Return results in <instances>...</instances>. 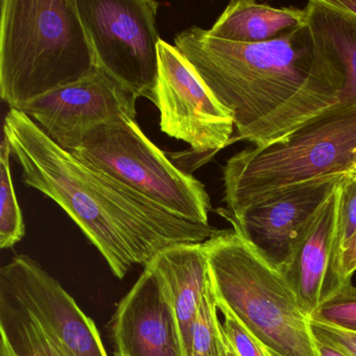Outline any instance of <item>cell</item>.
I'll list each match as a JSON object with an SVG mask.
<instances>
[{
	"label": "cell",
	"mask_w": 356,
	"mask_h": 356,
	"mask_svg": "<svg viewBox=\"0 0 356 356\" xmlns=\"http://www.w3.org/2000/svg\"><path fill=\"white\" fill-rule=\"evenodd\" d=\"M175 47L193 64L236 135L255 147L278 143L339 106V88L307 24L266 42H231L191 26Z\"/></svg>",
	"instance_id": "1"
},
{
	"label": "cell",
	"mask_w": 356,
	"mask_h": 356,
	"mask_svg": "<svg viewBox=\"0 0 356 356\" xmlns=\"http://www.w3.org/2000/svg\"><path fill=\"white\" fill-rule=\"evenodd\" d=\"M3 135L19 162L22 182L57 203L122 279L160 251L204 243L220 232L172 216L138 191L60 147L24 112L10 109Z\"/></svg>",
	"instance_id": "2"
},
{
	"label": "cell",
	"mask_w": 356,
	"mask_h": 356,
	"mask_svg": "<svg viewBox=\"0 0 356 356\" xmlns=\"http://www.w3.org/2000/svg\"><path fill=\"white\" fill-rule=\"evenodd\" d=\"M99 67L76 0L0 3V97L22 111Z\"/></svg>",
	"instance_id": "3"
},
{
	"label": "cell",
	"mask_w": 356,
	"mask_h": 356,
	"mask_svg": "<svg viewBox=\"0 0 356 356\" xmlns=\"http://www.w3.org/2000/svg\"><path fill=\"white\" fill-rule=\"evenodd\" d=\"M356 165V105L337 106L283 140L248 147L222 168L227 211H243L275 195L341 179Z\"/></svg>",
	"instance_id": "4"
},
{
	"label": "cell",
	"mask_w": 356,
	"mask_h": 356,
	"mask_svg": "<svg viewBox=\"0 0 356 356\" xmlns=\"http://www.w3.org/2000/svg\"><path fill=\"white\" fill-rule=\"evenodd\" d=\"M204 248L216 301L266 349L279 356H318L309 316L284 275L238 229L220 230Z\"/></svg>",
	"instance_id": "5"
},
{
	"label": "cell",
	"mask_w": 356,
	"mask_h": 356,
	"mask_svg": "<svg viewBox=\"0 0 356 356\" xmlns=\"http://www.w3.org/2000/svg\"><path fill=\"white\" fill-rule=\"evenodd\" d=\"M0 356H108L95 321L37 260L0 268Z\"/></svg>",
	"instance_id": "6"
},
{
	"label": "cell",
	"mask_w": 356,
	"mask_h": 356,
	"mask_svg": "<svg viewBox=\"0 0 356 356\" xmlns=\"http://www.w3.org/2000/svg\"><path fill=\"white\" fill-rule=\"evenodd\" d=\"M76 159L128 185L172 216L209 224L211 201L205 186L177 168L141 130L136 120L122 118L93 130Z\"/></svg>",
	"instance_id": "7"
},
{
	"label": "cell",
	"mask_w": 356,
	"mask_h": 356,
	"mask_svg": "<svg viewBox=\"0 0 356 356\" xmlns=\"http://www.w3.org/2000/svg\"><path fill=\"white\" fill-rule=\"evenodd\" d=\"M97 66L135 97L153 101L158 72L159 3L76 0Z\"/></svg>",
	"instance_id": "8"
},
{
	"label": "cell",
	"mask_w": 356,
	"mask_h": 356,
	"mask_svg": "<svg viewBox=\"0 0 356 356\" xmlns=\"http://www.w3.org/2000/svg\"><path fill=\"white\" fill-rule=\"evenodd\" d=\"M152 103L159 110L162 132L188 143L195 153L210 158L232 143V113L218 103L185 56L162 39Z\"/></svg>",
	"instance_id": "9"
},
{
	"label": "cell",
	"mask_w": 356,
	"mask_h": 356,
	"mask_svg": "<svg viewBox=\"0 0 356 356\" xmlns=\"http://www.w3.org/2000/svg\"><path fill=\"white\" fill-rule=\"evenodd\" d=\"M137 97L107 72H95L29 104L32 118L60 147L74 153L89 133L122 118L136 120Z\"/></svg>",
	"instance_id": "10"
},
{
	"label": "cell",
	"mask_w": 356,
	"mask_h": 356,
	"mask_svg": "<svg viewBox=\"0 0 356 356\" xmlns=\"http://www.w3.org/2000/svg\"><path fill=\"white\" fill-rule=\"evenodd\" d=\"M339 180L321 181L275 195L236 218L222 208L218 213L238 229L268 264L282 272L314 214Z\"/></svg>",
	"instance_id": "11"
},
{
	"label": "cell",
	"mask_w": 356,
	"mask_h": 356,
	"mask_svg": "<svg viewBox=\"0 0 356 356\" xmlns=\"http://www.w3.org/2000/svg\"><path fill=\"white\" fill-rule=\"evenodd\" d=\"M114 356H185L178 318L159 277L145 268L111 321Z\"/></svg>",
	"instance_id": "12"
},
{
	"label": "cell",
	"mask_w": 356,
	"mask_h": 356,
	"mask_svg": "<svg viewBox=\"0 0 356 356\" xmlns=\"http://www.w3.org/2000/svg\"><path fill=\"white\" fill-rule=\"evenodd\" d=\"M339 183L314 214L281 272L308 316L351 282L341 273Z\"/></svg>",
	"instance_id": "13"
},
{
	"label": "cell",
	"mask_w": 356,
	"mask_h": 356,
	"mask_svg": "<svg viewBox=\"0 0 356 356\" xmlns=\"http://www.w3.org/2000/svg\"><path fill=\"white\" fill-rule=\"evenodd\" d=\"M145 268L153 270L163 283L178 318L185 356H189L193 325L209 280L204 243L166 248Z\"/></svg>",
	"instance_id": "14"
},
{
	"label": "cell",
	"mask_w": 356,
	"mask_h": 356,
	"mask_svg": "<svg viewBox=\"0 0 356 356\" xmlns=\"http://www.w3.org/2000/svg\"><path fill=\"white\" fill-rule=\"evenodd\" d=\"M305 11L314 47L339 85V106L356 105V15L329 0H312Z\"/></svg>",
	"instance_id": "15"
},
{
	"label": "cell",
	"mask_w": 356,
	"mask_h": 356,
	"mask_svg": "<svg viewBox=\"0 0 356 356\" xmlns=\"http://www.w3.org/2000/svg\"><path fill=\"white\" fill-rule=\"evenodd\" d=\"M306 24L305 8H274L252 0H236L227 6L210 34L231 42H266Z\"/></svg>",
	"instance_id": "16"
},
{
	"label": "cell",
	"mask_w": 356,
	"mask_h": 356,
	"mask_svg": "<svg viewBox=\"0 0 356 356\" xmlns=\"http://www.w3.org/2000/svg\"><path fill=\"white\" fill-rule=\"evenodd\" d=\"M11 147L3 135L0 149V248L11 249L26 235V224L16 197L10 168Z\"/></svg>",
	"instance_id": "17"
},
{
	"label": "cell",
	"mask_w": 356,
	"mask_h": 356,
	"mask_svg": "<svg viewBox=\"0 0 356 356\" xmlns=\"http://www.w3.org/2000/svg\"><path fill=\"white\" fill-rule=\"evenodd\" d=\"M218 302L209 277L193 325L189 356H220L222 323L218 316Z\"/></svg>",
	"instance_id": "18"
},
{
	"label": "cell",
	"mask_w": 356,
	"mask_h": 356,
	"mask_svg": "<svg viewBox=\"0 0 356 356\" xmlns=\"http://www.w3.org/2000/svg\"><path fill=\"white\" fill-rule=\"evenodd\" d=\"M309 320L356 333V286L346 283L310 314Z\"/></svg>",
	"instance_id": "19"
},
{
	"label": "cell",
	"mask_w": 356,
	"mask_h": 356,
	"mask_svg": "<svg viewBox=\"0 0 356 356\" xmlns=\"http://www.w3.org/2000/svg\"><path fill=\"white\" fill-rule=\"evenodd\" d=\"M339 236L343 251L356 233V174L339 180Z\"/></svg>",
	"instance_id": "20"
},
{
	"label": "cell",
	"mask_w": 356,
	"mask_h": 356,
	"mask_svg": "<svg viewBox=\"0 0 356 356\" xmlns=\"http://www.w3.org/2000/svg\"><path fill=\"white\" fill-rule=\"evenodd\" d=\"M218 308L224 316L222 327L225 333L239 356H270L268 350L241 325L224 304L218 302Z\"/></svg>",
	"instance_id": "21"
},
{
	"label": "cell",
	"mask_w": 356,
	"mask_h": 356,
	"mask_svg": "<svg viewBox=\"0 0 356 356\" xmlns=\"http://www.w3.org/2000/svg\"><path fill=\"white\" fill-rule=\"evenodd\" d=\"M309 321L312 334L316 341L333 346L349 356H356V333L348 332L322 323Z\"/></svg>",
	"instance_id": "22"
},
{
	"label": "cell",
	"mask_w": 356,
	"mask_h": 356,
	"mask_svg": "<svg viewBox=\"0 0 356 356\" xmlns=\"http://www.w3.org/2000/svg\"><path fill=\"white\" fill-rule=\"evenodd\" d=\"M341 266L343 278L351 281V277L356 272V233L341 251Z\"/></svg>",
	"instance_id": "23"
},
{
	"label": "cell",
	"mask_w": 356,
	"mask_h": 356,
	"mask_svg": "<svg viewBox=\"0 0 356 356\" xmlns=\"http://www.w3.org/2000/svg\"><path fill=\"white\" fill-rule=\"evenodd\" d=\"M220 356H239L236 350L234 349L232 343H230L228 337H227L224 327H222V326H220Z\"/></svg>",
	"instance_id": "24"
},
{
	"label": "cell",
	"mask_w": 356,
	"mask_h": 356,
	"mask_svg": "<svg viewBox=\"0 0 356 356\" xmlns=\"http://www.w3.org/2000/svg\"><path fill=\"white\" fill-rule=\"evenodd\" d=\"M316 349H318V356H349L345 352L333 347V346L320 343L318 341H316Z\"/></svg>",
	"instance_id": "25"
},
{
	"label": "cell",
	"mask_w": 356,
	"mask_h": 356,
	"mask_svg": "<svg viewBox=\"0 0 356 356\" xmlns=\"http://www.w3.org/2000/svg\"><path fill=\"white\" fill-rule=\"evenodd\" d=\"M331 5L356 15V0H329Z\"/></svg>",
	"instance_id": "26"
},
{
	"label": "cell",
	"mask_w": 356,
	"mask_h": 356,
	"mask_svg": "<svg viewBox=\"0 0 356 356\" xmlns=\"http://www.w3.org/2000/svg\"><path fill=\"white\" fill-rule=\"evenodd\" d=\"M268 350V349H266ZM268 354H270V356H279V355H277V354H275V353H273V352H270V351H268Z\"/></svg>",
	"instance_id": "27"
},
{
	"label": "cell",
	"mask_w": 356,
	"mask_h": 356,
	"mask_svg": "<svg viewBox=\"0 0 356 356\" xmlns=\"http://www.w3.org/2000/svg\"><path fill=\"white\" fill-rule=\"evenodd\" d=\"M354 174H356V165H355V168H354Z\"/></svg>",
	"instance_id": "28"
}]
</instances>
